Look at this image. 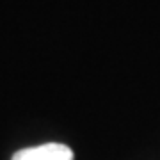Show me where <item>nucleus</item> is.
I'll use <instances>...</instances> for the list:
<instances>
[{
	"label": "nucleus",
	"instance_id": "nucleus-1",
	"mask_svg": "<svg viewBox=\"0 0 160 160\" xmlns=\"http://www.w3.org/2000/svg\"><path fill=\"white\" fill-rule=\"evenodd\" d=\"M11 160H73V149L61 142H46L20 149L12 155Z\"/></svg>",
	"mask_w": 160,
	"mask_h": 160
}]
</instances>
